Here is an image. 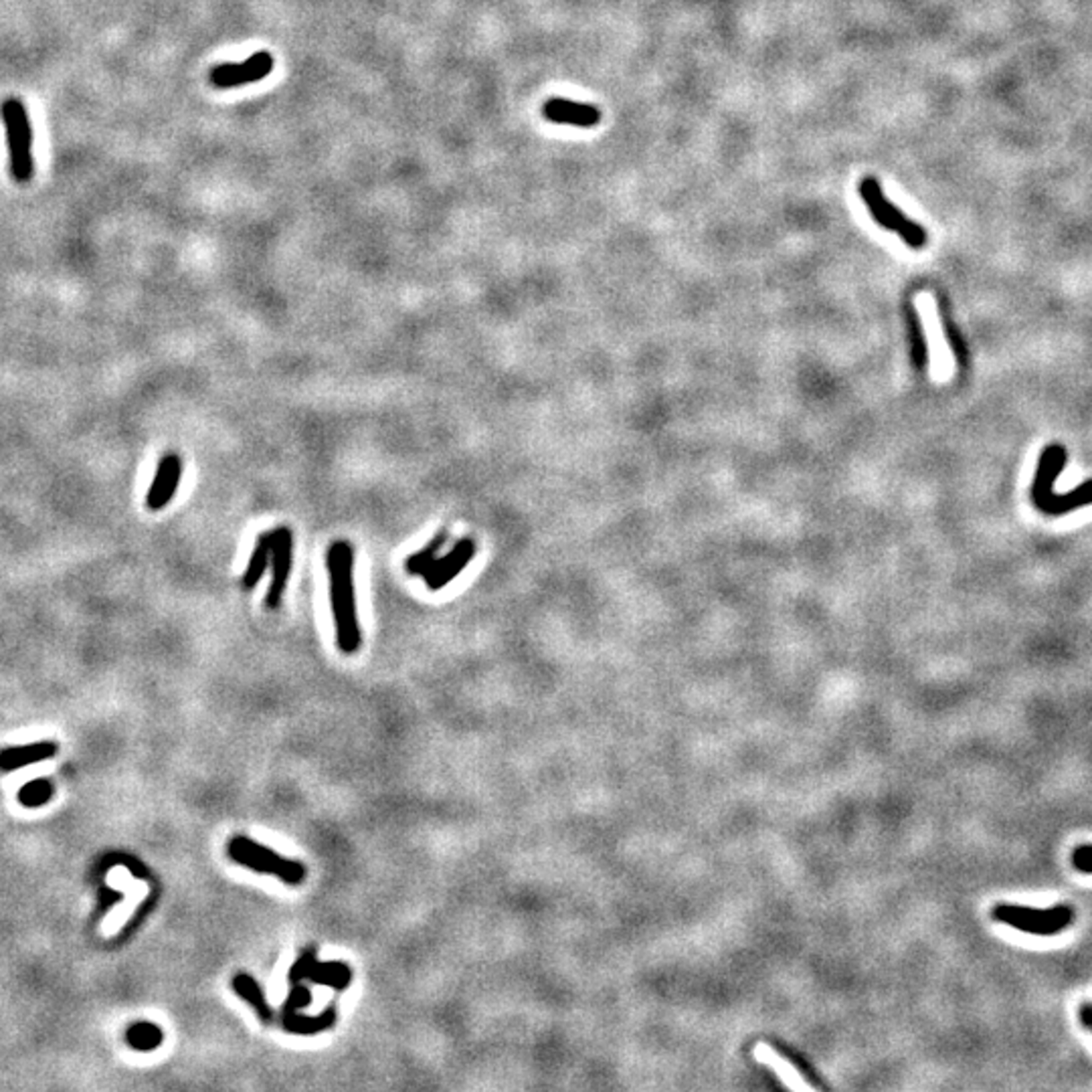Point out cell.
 Returning a JSON list of instances; mask_svg holds the SVG:
<instances>
[{
  "instance_id": "obj_21",
  "label": "cell",
  "mask_w": 1092,
  "mask_h": 1092,
  "mask_svg": "<svg viewBox=\"0 0 1092 1092\" xmlns=\"http://www.w3.org/2000/svg\"><path fill=\"white\" fill-rule=\"evenodd\" d=\"M350 977H352V973H320V975L312 977L310 982L318 983V985L334 987V990H347V987L350 985Z\"/></svg>"
},
{
  "instance_id": "obj_1",
  "label": "cell",
  "mask_w": 1092,
  "mask_h": 1092,
  "mask_svg": "<svg viewBox=\"0 0 1092 1092\" xmlns=\"http://www.w3.org/2000/svg\"><path fill=\"white\" fill-rule=\"evenodd\" d=\"M330 601L336 623V641L344 654H355L360 647V628L355 597V550L348 541H334L326 552Z\"/></svg>"
},
{
  "instance_id": "obj_7",
  "label": "cell",
  "mask_w": 1092,
  "mask_h": 1092,
  "mask_svg": "<svg viewBox=\"0 0 1092 1092\" xmlns=\"http://www.w3.org/2000/svg\"><path fill=\"white\" fill-rule=\"evenodd\" d=\"M292 557H294L292 530L287 526H277L271 533L273 577H271L268 595H265V605H268L269 609H277L279 603H282L287 581H290V573H292V563H294Z\"/></svg>"
},
{
  "instance_id": "obj_15",
  "label": "cell",
  "mask_w": 1092,
  "mask_h": 1092,
  "mask_svg": "<svg viewBox=\"0 0 1092 1092\" xmlns=\"http://www.w3.org/2000/svg\"><path fill=\"white\" fill-rule=\"evenodd\" d=\"M233 990H235L241 998H243L247 1003H251V1008L257 1011V1016L261 1017V1022H271L273 1019V1009L269 1008L268 1000H265L263 991L260 990V985H257L251 977L245 973H239L233 977Z\"/></svg>"
},
{
  "instance_id": "obj_18",
  "label": "cell",
  "mask_w": 1092,
  "mask_h": 1092,
  "mask_svg": "<svg viewBox=\"0 0 1092 1092\" xmlns=\"http://www.w3.org/2000/svg\"><path fill=\"white\" fill-rule=\"evenodd\" d=\"M909 328H911V342H912V360H914V365H917V368H922L927 365V348H925V340H922L917 312H914L912 308H909Z\"/></svg>"
},
{
  "instance_id": "obj_2",
  "label": "cell",
  "mask_w": 1092,
  "mask_h": 1092,
  "mask_svg": "<svg viewBox=\"0 0 1092 1092\" xmlns=\"http://www.w3.org/2000/svg\"><path fill=\"white\" fill-rule=\"evenodd\" d=\"M1066 463V452L1060 445H1050L1040 457L1038 471H1035V481L1032 488L1034 504L1046 514H1066L1080 506L1092 504V481H1087L1080 488L1072 489L1064 496L1052 494V486L1058 473L1062 471Z\"/></svg>"
},
{
  "instance_id": "obj_4",
  "label": "cell",
  "mask_w": 1092,
  "mask_h": 1092,
  "mask_svg": "<svg viewBox=\"0 0 1092 1092\" xmlns=\"http://www.w3.org/2000/svg\"><path fill=\"white\" fill-rule=\"evenodd\" d=\"M858 192H860L864 205L868 207L872 219L876 221L880 227L896 233V235L912 249H922L927 245V231L922 229L919 223L909 219L901 208L890 203L876 179L866 176L860 182V187H858Z\"/></svg>"
},
{
  "instance_id": "obj_3",
  "label": "cell",
  "mask_w": 1092,
  "mask_h": 1092,
  "mask_svg": "<svg viewBox=\"0 0 1092 1092\" xmlns=\"http://www.w3.org/2000/svg\"><path fill=\"white\" fill-rule=\"evenodd\" d=\"M0 116H3L6 144H9L11 176L17 182L25 184L31 181L35 171L33 128H31L29 111L21 100L9 98L3 101Z\"/></svg>"
},
{
  "instance_id": "obj_19",
  "label": "cell",
  "mask_w": 1092,
  "mask_h": 1092,
  "mask_svg": "<svg viewBox=\"0 0 1092 1092\" xmlns=\"http://www.w3.org/2000/svg\"><path fill=\"white\" fill-rule=\"evenodd\" d=\"M310 1003H312L310 990H306V987H302V985H294V990L290 995H287V1001L284 1003L282 1011H286V1014H292V1011H300L302 1008L310 1006Z\"/></svg>"
},
{
  "instance_id": "obj_22",
  "label": "cell",
  "mask_w": 1092,
  "mask_h": 1092,
  "mask_svg": "<svg viewBox=\"0 0 1092 1092\" xmlns=\"http://www.w3.org/2000/svg\"><path fill=\"white\" fill-rule=\"evenodd\" d=\"M1072 866L1082 874H1092V846H1079L1072 852Z\"/></svg>"
},
{
  "instance_id": "obj_9",
  "label": "cell",
  "mask_w": 1092,
  "mask_h": 1092,
  "mask_svg": "<svg viewBox=\"0 0 1092 1092\" xmlns=\"http://www.w3.org/2000/svg\"><path fill=\"white\" fill-rule=\"evenodd\" d=\"M473 555H476V542H473L471 538H462V541H457L452 552H447L445 557L437 559L436 563L429 567V571L423 575L427 589L429 591L444 589L445 585L452 583L455 577L470 565Z\"/></svg>"
},
{
  "instance_id": "obj_6",
  "label": "cell",
  "mask_w": 1092,
  "mask_h": 1092,
  "mask_svg": "<svg viewBox=\"0 0 1092 1092\" xmlns=\"http://www.w3.org/2000/svg\"><path fill=\"white\" fill-rule=\"evenodd\" d=\"M229 856H231V860L243 864V866H247V868H251L255 872L276 874V876L286 880L287 885H300V882L304 880V874H306V870H304V866L300 862L286 860V858L277 856L273 850L257 844V841L243 838V836L231 840Z\"/></svg>"
},
{
  "instance_id": "obj_11",
  "label": "cell",
  "mask_w": 1092,
  "mask_h": 1092,
  "mask_svg": "<svg viewBox=\"0 0 1092 1092\" xmlns=\"http://www.w3.org/2000/svg\"><path fill=\"white\" fill-rule=\"evenodd\" d=\"M542 114L552 124H567L577 128H593L601 122L599 108L591 103H577L563 98H552L542 106Z\"/></svg>"
},
{
  "instance_id": "obj_5",
  "label": "cell",
  "mask_w": 1092,
  "mask_h": 1092,
  "mask_svg": "<svg viewBox=\"0 0 1092 1092\" xmlns=\"http://www.w3.org/2000/svg\"><path fill=\"white\" fill-rule=\"evenodd\" d=\"M991 917L993 920L1003 922V925H1009L1030 935H1058L1062 933L1066 927L1072 925L1074 911L1066 904L1052 906V909L998 904L991 911Z\"/></svg>"
},
{
  "instance_id": "obj_10",
  "label": "cell",
  "mask_w": 1092,
  "mask_h": 1092,
  "mask_svg": "<svg viewBox=\"0 0 1092 1092\" xmlns=\"http://www.w3.org/2000/svg\"><path fill=\"white\" fill-rule=\"evenodd\" d=\"M182 476V462L176 454H168L158 463L156 476L146 496V506L150 510H163L164 506L172 502V498L179 489Z\"/></svg>"
},
{
  "instance_id": "obj_16",
  "label": "cell",
  "mask_w": 1092,
  "mask_h": 1092,
  "mask_svg": "<svg viewBox=\"0 0 1092 1092\" xmlns=\"http://www.w3.org/2000/svg\"><path fill=\"white\" fill-rule=\"evenodd\" d=\"M447 536H449L447 530H441V533L436 538H433V541L427 546H425L423 550L415 552V555L409 557L407 563H405L407 573L409 575H417V577H423L425 573H427L429 567L437 560L439 550L444 549Z\"/></svg>"
},
{
  "instance_id": "obj_17",
  "label": "cell",
  "mask_w": 1092,
  "mask_h": 1092,
  "mask_svg": "<svg viewBox=\"0 0 1092 1092\" xmlns=\"http://www.w3.org/2000/svg\"><path fill=\"white\" fill-rule=\"evenodd\" d=\"M128 1040H130L134 1048L152 1050L158 1046L160 1040H163V1032H160L158 1027L152 1024H140V1026L132 1027L130 1034H128Z\"/></svg>"
},
{
  "instance_id": "obj_13",
  "label": "cell",
  "mask_w": 1092,
  "mask_h": 1092,
  "mask_svg": "<svg viewBox=\"0 0 1092 1092\" xmlns=\"http://www.w3.org/2000/svg\"><path fill=\"white\" fill-rule=\"evenodd\" d=\"M336 1019V1008L330 1006L326 1008V1011L322 1016L318 1017H308V1016H300L298 1011H292V1014H286L282 1011V1026L284 1030L294 1032V1034H316L322 1032L326 1027H332Z\"/></svg>"
},
{
  "instance_id": "obj_12",
  "label": "cell",
  "mask_w": 1092,
  "mask_h": 1092,
  "mask_svg": "<svg viewBox=\"0 0 1092 1092\" xmlns=\"http://www.w3.org/2000/svg\"><path fill=\"white\" fill-rule=\"evenodd\" d=\"M754 1060H757L759 1064L771 1068V1070L779 1076V1080H781L787 1088H791L795 1092L815 1090L814 1084H811L806 1076L801 1074L799 1068L795 1066L791 1060H787L785 1056L779 1054V1052L771 1046V1044L759 1042L757 1046H754Z\"/></svg>"
},
{
  "instance_id": "obj_14",
  "label": "cell",
  "mask_w": 1092,
  "mask_h": 1092,
  "mask_svg": "<svg viewBox=\"0 0 1092 1092\" xmlns=\"http://www.w3.org/2000/svg\"><path fill=\"white\" fill-rule=\"evenodd\" d=\"M269 559H271V533H263L260 538H257L251 559H249L247 568H245V575H243L245 589L257 587V583H260L261 577L265 575V568H268Z\"/></svg>"
},
{
  "instance_id": "obj_20",
  "label": "cell",
  "mask_w": 1092,
  "mask_h": 1092,
  "mask_svg": "<svg viewBox=\"0 0 1092 1092\" xmlns=\"http://www.w3.org/2000/svg\"><path fill=\"white\" fill-rule=\"evenodd\" d=\"M316 953H318V951L314 949V947H310V949L304 951V953H302V957H300L298 961H295V965H294V967H292V971H290V982H292L294 985H298V983H300V979L306 977V971H308V967L312 965V961H316Z\"/></svg>"
},
{
  "instance_id": "obj_23",
  "label": "cell",
  "mask_w": 1092,
  "mask_h": 1092,
  "mask_svg": "<svg viewBox=\"0 0 1092 1092\" xmlns=\"http://www.w3.org/2000/svg\"><path fill=\"white\" fill-rule=\"evenodd\" d=\"M1080 1022L1087 1026L1088 1030H1092V1006L1090 1003H1084V1006L1080 1008Z\"/></svg>"
},
{
  "instance_id": "obj_8",
  "label": "cell",
  "mask_w": 1092,
  "mask_h": 1092,
  "mask_svg": "<svg viewBox=\"0 0 1092 1092\" xmlns=\"http://www.w3.org/2000/svg\"><path fill=\"white\" fill-rule=\"evenodd\" d=\"M273 69V57L268 51H260L249 57L245 63H225L211 71V84L221 90L239 87L245 84H257L268 77Z\"/></svg>"
}]
</instances>
